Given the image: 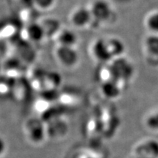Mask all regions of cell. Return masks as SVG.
<instances>
[{
  "instance_id": "6da1fadb",
  "label": "cell",
  "mask_w": 158,
  "mask_h": 158,
  "mask_svg": "<svg viewBox=\"0 0 158 158\" xmlns=\"http://www.w3.org/2000/svg\"><path fill=\"white\" fill-rule=\"evenodd\" d=\"M87 7L92 17L91 29L106 24L111 21L114 13L113 9L111 5L106 0H94Z\"/></svg>"
},
{
  "instance_id": "7a4b0ae2",
  "label": "cell",
  "mask_w": 158,
  "mask_h": 158,
  "mask_svg": "<svg viewBox=\"0 0 158 158\" xmlns=\"http://www.w3.org/2000/svg\"><path fill=\"white\" fill-rule=\"evenodd\" d=\"M108 67L112 79L118 83L127 82L134 74L133 64L123 56L113 59L108 63Z\"/></svg>"
},
{
  "instance_id": "3957f363",
  "label": "cell",
  "mask_w": 158,
  "mask_h": 158,
  "mask_svg": "<svg viewBox=\"0 0 158 158\" xmlns=\"http://www.w3.org/2000/svg\"><path fill=\"white\" fill-rule=\"evenodd\" d=\"M53 54L56 62L64 69H73L79 62V54L74 47L56 45Z\"/></svg>"
},
{
  "instance_id": "277c9868",
  "label": "cell",
  "mask_w": 158,
  "mask_h": 158,
  "mask_svg": "<svg viewBox=\"0 0 158 158\" xmlns=\"http://www.w3.org/2000/svg\"><path fill=\"white\" fill-rule=\"evenodd\" d=\"M69 21L71 25L78 29H91L92 17L88 7L77 6L70 13Z\"/></svg>"
},
{
  "instance_id": "5b68a950",
  "label": "cell",
  "mask_w": 158,
  "mask_h": 158,
  "mask_svg": "<svg viewBox=\"0 0 158 158\" xmlns=\"http://www.w3.org/2000/svg\"><path fill=\"white\" fill-rule=\"evenodd\" d=\"M89 50L92 58L101 64H108L113 60L108 49L106 39L99 38L94 40L91 44Z\"/></svg>"
},
{
  "instance_id": "8992f818",
  "label": "cell",
  "mask_w": 158,
  "mask_h": 158,
  "mask_svg": "<svg viewBox=\"0 0 158 158\" xmlns=\"http://www.w3.org/2000/svg\"><path fill=\"white\" fill-rule=\"evenodd\" d=\"M19 35L22 40L28 43H40L45 38L44 32L39 22L26 24L21 29Z\"/></svg>"
},
{
  "instance_id": "52a82bcc",
  "label": "cell",
  "mask_w": 158,
  "mask_h": 158,
  "mask_svg": "<svg viewBox=\"0 0 158 158\" xmlns=\"http://www.w3.org/2000/svg\"><path fill=\"white\" fill-rule=\"evenodd\" d=\"M53 40L56 43V45L76 48L78 43V37L73 30L62 27L53 38Z\"/></svg>"
},
{
  "instance_id": "ba28073f",
  "label": "cell",
  "mask_w": 158,
  "mask_h": 158,
  "mask_svg": "<svg viewBox=\"0 0 158 158\" xmlns=\"http://www.w3.org/2000/svg\"><path fill=\"white\" fill-rule=\"evenodd\" d=\"M27 135L29 140L35 143H40L44 140L45 130L39 120L33 119L27 124Z\"/></svg>"
},
{
  "instance_id": "9c48e42d",
  "label": "cell",
  "mask_w": 158,
  "mask_h": 158,
  "mask_svg": "<svg viewBox=\"0 0 158 158\" xmlns=\"http://www.w3.org/2000/svg\"><path fill=\"white\" fill-rule=\"evenodd\" d=\"M39 23L42 27L45 35V38L53 39L59 29L62 28L60 21L58 19L52 17H48L45 19L39 20Z\"/></svg>"
},
{
  "instance_id": "30bf717a",
  "label": "cell",
  "mask_w": 158,
  "mask_h": 158,
  "mask_svg": "<svg viewBox=\"0 0 158 158\" xmlns=\"http://www.w3.org/2000/svg\"><path fill=\"white\" fill-rule=\"evenodd\" d=\"M100 89H101V92L104 97L108 99H110V100L118 98L121 94L119 83L114 80L102 82Z\"/></svg>"
},
{
  "instance_id": "8fae6325",
  "label": "cell",
  "mask_w": 158,
  "mask_h": 158,
  "mask_svg": "<svg viewBox=\"0 0 158 158\" xmlns=\"http://www.w3.org/2000/svg\"><path fill=\"white\" fill-rule=\"evenodd\" d=\"M106 40L112 59H114L122 56L125 51V45L123 41L116 37H109L106 39Z\"/></svg>"
},
{
  "instance_id": "7c38bea8",
  "label": "cell",
  "mask_w": 158,
  "mask_h": 158,
  "mask_svg": "<svg viewBox=\"0 0 158 158\" xmlns=\"http://www.w3.org/2000/svg\"><path fill=\"white\" fill-rule=\"evenodd\" d=\"M41 12L33 7V6H29L23 8L22 10L21 11L20 13V19L21 21L26 24H29V23L38 22L39 21V15Z\"/></svg>"
},
{
  "instance_id": "4fadbf2b",
  "label": "cell",
  "mask_w": 158,
  "mask_h": 158,
  "mask_svg": "<svg viewBox=\"0 0 158 158\" xmlns=\"http://www.w3.org/2000/svg\"><path fill=\"white\" fill-rule=\"evenodd\" d=\"M144 45L149 56L158 59V35L153 34L148 37Z\"/></svg>"
},
{
  "instance_id": "5bb4252c",
  "label": "cell",
  "mask_w": 158,
  "mask_h": 158,
  "mask_svg": "<svg viewBox=\"0 0 158 158\" xmlns=\"http://www.w3.org/2000/svg\"><path fill=\"white\" fill-rule=\"evenodd\" d=\"M61 84L60 76L55 72H46L44 78V85L50 90H54Z\"/></svg>"
},
{
  "instance_id": "9a60e30c",
  "label": "cell",
  "mask_w": 158,
  "mask_h": 158,
  "mask_svg": "<svg viewBox=\"0 0 158 158\" xmlns=\"http://www.w3.org/2000/svg\"><path fill=\"white\" fill-rule=\"evenodd\" d=\"M56 0H32V6L40 12L50 10L54 7Z\"/></svg>"
},
{
  "instance_id": "2e32d148",
  "label": "cell",
  "mask_w": 158,
  "mask_h": 158,
  "mask_svg": "<svg viewBox=\"0 0 158 158\" xmlns=\"http://www.w3.org/2000/svg\"><path fill=\"white\" fill-rule=\"evenodd\" d=\"M147 28L154 34L158 35V11L154 12L147 19Z\"/></svg>"
},
{
  "instance_id": "e0dca14e",
  "label": "cell",
  "mask_w": 158,
  "mask_h": 158,
  "mask_svg": "<svg viewBox=\"0 0 158 158\" xmlns=\"http://www.w3.org/2000/svg\"><path fill=\"white\" fill-rule=\"evenodd\" d=\"M147 127L153 131H158V111L151 114L146 121Z\"/></svg>"
},
{
  "instance_id": "ac0fdd59",
  "label": "cell",
  "mask_w": 158,
  "mask_h": 158,
  "mask_svg": "<svg viewBox=\"0 0 158 158\" xmlns=\"http://www.w3.org/2000/svg\"><path fill=\"white\" fill-rule=\"evenodd\" d=\"M7 149V144L5 140L2 138L0 137V157L4 155Z\"/></svg>"
},
{
  "instance_id": "d6986e66",
  "label": "cell",
  "mask_w": 158,
  "mask_h": 158,
  "mask_svg": "<svg viewBox=\"0 0 158 158\" xmlns=\"http://www.w3.org/2000/svg\"><path fill=\"white\" fill-rule=\"evenodd\" d=\"M2 68V64H1V62H0V70H1Z\"/></svg>"
},
{
  "instance_id": "ffe728a7",
  "label": "cell",
  "mask_w": 158,
  "mask_h": 158,
  "mask_svg": "<svg viewBox=\"0 0 158 158\" xmlns=\"http://www.w3.org/2000/svg\"><path fill=\"white\" fill-rule=\"evenodd\" d=\"M87 158H91V157H87Z\"/></svg>"
}]
</instances>
